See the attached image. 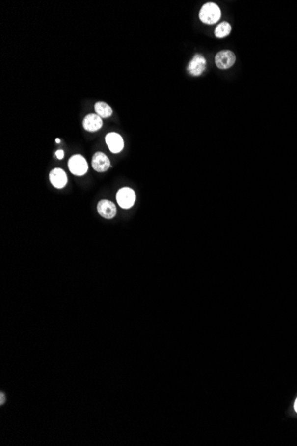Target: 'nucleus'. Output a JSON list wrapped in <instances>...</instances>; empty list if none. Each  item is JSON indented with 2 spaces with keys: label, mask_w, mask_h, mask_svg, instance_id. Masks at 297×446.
<instances>
[{
  "label": "nucleus",
  "mask_w": 297,
  "mask_h": 446,
  "mask_svg": "<svg viewBox=\"0 0 297 446\" xmlns=\"http://www.w3.org/2000/svg\"><path fill=\"white\" fill-rule=\"evenodd\" d=\"M221 14L219 6L215 3L209 2L201 7L199 11V19L204 24L211 25L216 24L221 18Z\"/></svg>",
  "instance_id": "f257e3e1"
},
{
  "label": "nucleus",
  "mask_w": 297,
  "mask_h": 446,
  "mask_svg": "<svg viewBox=\"0 0 297 446\" xmlns=\"http://www.w3.org/2000/svg\"><path fill=\"white\" fill-rule=\"evenodd\" d=\"M69 169L75 176H84L88 170V165L85 158L80 154L71 157L68 162Z\"/></svg>",
  "instance_id": "f03ea898"
},
{
  "label": "nucleus",
  "mask_w": 297,
  "mask_h": 446,
  "mask_svg": "<svg viewBox=\"0 0 297 446\" xmlns=\"http://www.w3.org/2000/svg\"><path fill=\"white\" fill-rule=\"evenodd\" d=\"M116 199L122 209H130L135 202V193L129 187H123L118 191Z\"/></svg>",
  "instance_id": "7ed1b4c3"
},
{
  "label": "nucleus",
  "mask_w": 297,
  "mask_h": 446,
  "mask_svg": "<svg viewBox=\"0 0 297 446\" xmlns=\"http://www.w3.org/2000/svg\"><path fill=\"white\" fill-rule=\"evenodd\" d=\"M236 62V56L234 53L230 50H222L217 53L216 56V64L221 70L230 69Z\"/></svg>",
  "instance_id": "20e7f679"
},
{
  "label": "nucleus",
  "mask_w": 297,
  "mask_h": 446,
  "mask_svg": "<svg viewBox=\"0 0 297 446\" xmlns=\"http://www.w3.org/2000/svg\"><path fill=\"white\" fill-rule=\"evenodd\" d=\"M207 61L201 55H195L189 62L187 70L191 76H200L206 70Z\"/></svg>",
  "instance_id": "39448f33"
},
{
  "label": "nucleus",
  "mask_w": 297,
  "mask_h": 446,
  "mask_svg": "<svg viewBox=\"0 0 297 446\" xmlns=\"http://www.w3.org/2000/svg\"><path fill=\"white\" fill-rule=\"evenodd\" d=\"M92 167L97 172H105L110 167V161L104 152H95L92 160Z\"/></svg>",
  "instance_id": "423d86ee"
},
{
  "label": "nucleus",
  "mask_w": 297,
  "mask_h": 446,
  "mask_svg": "<svg viewBox=\"0 0 297 446\" xmlns=\"http://www.w3.org/2000/svg\"><path fill=\"white\" fill-rule=\"evenodd\" d=\"M105 141H106L109 151L112 153H118V152H121L124 148V141H123L122 137L118 133L111 132V133L107 134V136L105 137Z\"/></svg>",
  "instance_id": "0eeeda50"
},
{
  "label": "nucleus",
  "mask_w": 297,
  "mask_h": 446,
  "mask_svg": "<svg viewBox=\"0 0 297 446\" xmlns=\"http://www.w3.org/2000/svg\"><path fill=\"white\" fill-rule=\"evenodd\" d=\"M97 211L104 219H111L116 216L117 209L113 202L107 199H102L97 205Z\"/></svg>",
  "instance_id": "6e6552de"
},
{
  "label": "nucleus",
  "mask_w": 297,
  "mask_h": 446,
  "mask_svg": "<svg viewBox=\"0 0 297 446\" xmlns=\"http://www.w3.org/2000/svg\"><path fill=\"white\" fill-rule=\"evenodd\" d=\"M49 179H50L51 184L57 189L63 188L68 183L66 173L61 168L53 169L49 174Z\"/></svg>",
  "instance_id": "1a4fd4ad"
},
{
  "label": "nucleus",
  "mask_w": 297,
  "mask_h": 446,
  "mask_svg": "<svg viewBox=\"0 0 297 446\" xmlns=\"http://www.w3.org/2000/svg\"><path fill=\"white\" fill-rule=\"evenodd\" d=\"M103 127V119L97 114H88L83 120V128L88 132L98 131Z\"/></svg>",
  "instance_id": "9d476101"
},
{
  "label": "nucleus",
  "mask_w": 297,
  "mask_h": 446,
  "mask_svg": "<svg viewBox=\"0 0 297 446\" xmlns=\"http://www.w3.org/2000/svg\"><path fill=\"white\" fill-rule=\"evenodd\" d=\"M95 110L96 114L102 119L109 118L113 113L112 108L104 102H97L95 105Z\"/></svg>",
  "instance_id": "9b49d317"
},
{
  "label": "nucleus",
  "mask_w": 297,
  "mask_h": 446,
  "mask_svg": "<svg viewBox=\"0 0 297 446\" xmlns=\"http://www.w3.org/2000/svg\"><path fill=\"white\" fill-rule=\"evenodd\" d=\"M231 24L226 22H222L221 24H218L215 30V35L218 38H225L229 34L231 33Z\"/></svg>",
  "instance_id": "f8f14e48"
},
{
  "label": "nucleus",
  "mask_w": 297,
  "mask_h": 446,
  "mask_svg": "<svg viewBox=\"0 0 297 446\" xmlns=\"http://www.w3.org/2000/svg\"><path fill=\"white\" fill-rule=\"evenodd\" d=\"M55 155H56L57 158L59 160H62L63 157H64V152L62 150H58L56 152H55Z\"/></svg>",
  "instance_id": "ddd939ff"
},
{
  "label": "nucleus",
  "mask_w": 297,
  "mask_h": 446,
  "mask_svg": "<svg viewBox=\"0 0 297 446\" xmlns=\"http://www.w3.org/2000/svg\"><path fill=\"white\" fill-rule=\"evenodd\" d=\"M294 407H295V411L297 413V398L296 400V402H295V404H294Z\"/></svg>",
  "instance_id": "4468645a"
},
{
  "label": "nucleus",
  "mask_w": 297,
  "mask_h": 446,
  "mask_svg": "<svg viewBox=\"0 0 297 446\" xmlns=\"http://www.w3.org/2000/svg\"><path fill=\"white\" fill-rule=\"evenodd\" d=\"M55 141H56V142H58V143H59V142H61V140H60V139H59V138H56V140H55Z\"/></svg>",
  "instance_id": "2eb2a0df"
}]
</instances>
